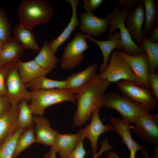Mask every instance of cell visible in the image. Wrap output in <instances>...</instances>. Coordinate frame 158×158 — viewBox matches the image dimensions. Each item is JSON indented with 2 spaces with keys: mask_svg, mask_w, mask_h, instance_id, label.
Listing matches in <instances>:
<instances>
[{
  "mask_svg": "<svg viewBox=\"0 0 158 158\" xmlns=\"http://www.w3.org/2000/svg\"><path fill=\"white\" fill-rule=\"evenodd\" d=\"M111 83L97 75L76 93L77 108L73 121L77 126L84 124L91 117L93 111L104 107L105 95Z\"/></svg>",
  "mask_w": 158,
  "mask_h": 158,
  "instance_id": "obj_1",
  "label": "cell"
},
{
  "mask_svg": "<svg viewBox=\"0 0 158 158\" xmlns=\"http://www.w3.org/2000/svg\"><path fill=\"white\" fill-rule=\"evenodd\" d=\"M54 12L52 4L43 0H24L18 11L20 23L31 29L49 21Z\"/></svg>",
  "mask_w": 158,
  "mask_h": 158,
  "instance_id": "obj_2",
  "label": "cell"
},
{
  "mask_svg": "<svg viewBox=\"0 0 158 158\" xmlns=\"http://www.w3.org/2000/svg\"><path fill=\"white\" fill-rule=\"evenodd\" d=\"M29 106L33 114L42 116L45 109L55 104L69 101L75 103V94L66 89H54L32 90Z\"/></svg>",
  "mask_w": 158,
  "mask_h": 158,
  "instance_id": "obj_3",
  "label": "cell"
},
{
  "mask_svg": "<svg viewBox=\"0 0 158 158\" xmlns=\"http://www.w3.org/2000/svg\"><path fill=\"white\" fill-rule=\"evenodd\" d=\"M120 7L116 4L112 11L106 16L109 20L108 38H110L116 29H118L122 48L121 51L130 55L140 54L144 52L143 50L133 41L124 24L126 17L130 11L125 8L120 9Z\"/></svg>",
  "mask_w": 158,
  "mask_h": 158,
  "instance_id": "obj_4",
  "label": "cell"
},
{
  "mask_svg": "<svg viewBox=\"0 0 158 158\" xmlns=\"http://www.w3.org/2000/svg\"><path fill=\"white\" fill-rule=\"evenodd\" d=\"M104 107L117 111L122 119L130 125L139 115L149 112L140 104L117 93H105Z\"/></svg>",
  "mask_w": 158,
  "mask_h": 158,
  "instance_id": "obj_5",
  "label": "cell"
},
{
  "mask_svg": "<svg viewBox=\"0 0 158 158\" xmlns=\"http://www.w3.org/2000/svg\"><path fill=\"white\" fill-rule=\"evenodd\" d=\"M99 74L101 78L111 83L123 80L142 87L139 79L134 74L129 65L115 50L112 51L106 69Z\"/></svg>",
  "mask_w": 158,
  "mask_h": 158,
  "instance_id": "obj_6",
  "label": "cell"
},
{
  "mask_svg": "<svg viewBox=\"0 0 158 158\" xmlns=\"http://www.w3.org/2000/svg\"><path fill=\"white\" fill-rule=\"evenodd\" d=\"M6 96L13 105H17L21 101L30 102V92L21 79L18 73L17 62L8 63L6 78Z\"/></svg>",
  "mask_w": 158,
  "mask_h": 158,
  "instance_id": "obj_7",
  "label": "cell"
},
{
  "mask_svg": "<svg viewBox=\"0 0 158 158\" xmlns=\"http://www.w3.org/2000/svg\"><path fill=\"white\" fill-rule=\"evenodd\" d=\"M134 126L130 129L147 144L158 147V114L148 112L138 116L134 120Z\"/></svg>",
  "mask_w": 158,
  "mask_h": 158,
  "instance_id": "obj_8",
  "label": "cell"
},
{
  "mask_svg": "<svg viewBox=\"0 0 158 158\" xmlns=\"http://www.w3.org/2000/svg\"><path fill=\"white\" fill-rule=\"evenodd\" d=\"M85 39L84 34L78 32L67 44L60 61L62 69L73 70L80 65L84 58L83 53L90 47Z\"/></svg>",
  "mask_w": 158,
  "mask_h": 158,
  "instance_id": "obj_9",
  "label": "cell"
},
{
  "mask_svg": "<svg viewBox=\"0 0 158 158\" xmlns=\"http://www.w3.org/2000/svg\"><path fill=\"white\" fill-rule=\"evenodd\" d=\"M116 85L123 95L140 104L149 111L157 106V101L152 90L128 80L117 82Z\"/></svg>",
  "mask_w": 158,
  "mask_h": 158,
  "instance_id": "obj_10",
  "label": "cell"
},
{
  "mask_svg": "<svg viewBox=\"0 0 158 158\" xmlns=\"http://www.w3.org/2000/svg\"><path fill=\"white\" fill-rule=\"evenodd\" d=\"M100 110H95L92 112L90 123L79 131L83 136L90 141L93 156L97 152L98 141L100 135L104 133L114 130V127L109 123L104 125L99 117Z\"/></svg>",
  "mask_w": 158,
  "mask_h": 158,
  "instance_id": "obj_11",
  "label": "cell"
},
{
  "mask_svg": "<svg viewBox=\"0 0 158 158\" xmlns=\"http://www.w3.org/2000/svg\"><path fill=\"white\" fill-rule=\"evenodd\" d=\"M115 50L129 65L139 79L142 87L152 90L148 79V61L145 53L144 52L138 55H132L118 49Z\"/></svg>",
  "mask_w": 158,
  "mask_h": 158,
  "instance_id": "obj_12",
  "label": "cell"
},
{
  "mask_svg": "<svg viewBox=\"0 0 158 158\" xmlns=\"http://www.w3.org/2000/svg\"><path fill=\"white\" fill-rule=\"evenodd\" d=\"M145 17L144 4L142 0L133 11H129L126 16L124 24L132 39L142 48L141 39L144 37L142 28Z\"/></svg>",
  "mask_w": 158,
  "mask_h": 158,
  "instance_id": "obj_13",
  "label": "cell"
},
{
  "mask_svg": "<svg viewBox=\"0 0 158 158\" xmlns=\"http://www.w3.org/2000/svg\"><path fill=\"white\" fill-rule=\"evenodd\" d=\"M80 21L79 29L81 31L95 37L106 32L108 30L109 20L107 18H102L95 16L92 12H82L80 14Z\"/></svg>",
  "mask_w": 158,
  "mask_h": 158,
  "instance_id": "obj_14",
  "label": "cell"
},
{
  "mask_svg": "<svg viewBox=\"0 0 158 158\" xmlns=\"http://www.w3.org/2000/svg\"><path fill=\"white\" fill-rule=\"evenodd\" d=\"M83 138L79 131L75 133H59L51 147L59 154L60 158H67Z\"/></svg>",
  "mask_w": 158,
  "mask_h": 158,
  "instance_id": "obj_15",
  "label": "cell"
},
{
  "mask_svg": "<svg viewBox=\"0 0 158 158\" xmlns=\"http://www.w3.org/2000/svg\"><path fill=\"white\" fill-rule=\"evenodd\" d=\"M110 120L114 130L121 136L123 142L129 150L130 152L129 158H136L137 152L141 150L145 146L139 144L132 138L130 131V125L118 118L111 117Z\"/></svg>",
  "mask_w": 158,
  "mask_h": 158,
  "instance_id": "obj_16",
  "label": "cell"
},
{
  "mask_svg": "<svg viewBox=\"0 0 158 158\" xmlns=\"http://www.w3.org/2000/svg\"><path fill=\"white\" fill-rule=\"evenodd\" d=\"M97 65L94 63L81 71L74 73L66 79V89L75 94L97 74Z\"/></svg>",
  "mask_w": 158,
  "mask_h": 158,
  "instance_id": "obj_17",
  "label": "cell"
},
{
  "mask_svg": "<svg viewBox=\"0 0 158 158\" xmlns=\"http://www.w3.org/2000/svg\"><path fill=\"white\" fill-rule=\"evenodd\" d=\"M36 141L46 146H52L59 133L51 127L48 118L42 116L33 117Z\"/></svg>",
  "mask_w": 158,
  "mask_h": 158,
  "instance_id": "obj_18",
  "label": "cell"
},
{
  "mask_svg": "<svg viewBox=\"0 0 158 158\" xmlns=\"http://www.w3.org/2000/svg\"><path fill=\"white\" fill-rule=\"evenodd\" d=\"M84 35L85 38L95 43L102 51L103 61L100 66L99 71L100 73H102L107 68L110 55L113 50L115 49L119 50H122L120 32L114 33L111 36L109 40L105 41H99L95 39L91 35L85 34Z\"/></svg>",
  "mask_w": 158,
  "mask_h": 158,
  "instance_id": "obj_19",
  "label": "cell"
},
{
  "mask_svg": "<svg viewBox=\"0 0 158 158\" xmlns=\"http://www.w3.org/2000/svg\"><path fill=\"white\" fill-rule=\"evenodd\" d=\"M17 105H11L9 110L0 117V145L19 128Z\"/></svg>",
  "mask_w": 158,
  "mask_h": 158,
  "instance_id": "obj_20",
  "label": "cell"
},
{
  "mask_svg": "<svg viewBox=\"0 0 158 158\" xmlns=\"http://www.w3.org/2000/svg\"><path fill=\"white\" fill-rule=\"evenodd\" d=\"M65 1L69 3L71 7L72 16L69 24L60 35L49 43L51 50L54 54L58 48L68 39L79 24V20L77 14V9L78 5L80 3V1L78 0Z\"/></svg>",
  "mask_w": 158,
  "mask_h": 158,
  "instance_id": "obj_21",
  "label": "cell"
},
{
  "mask_svg": "<svg viewBox=\"0 0 158 158\" xmlns=\"http://www.w3.org/2000/svg\"><path fill=\"white\" fill-rule=\"evenodd\" d=\"M17 64L19 75L26 84L37 78L45 76L53 69L44 68L34 60L26 62H22L19 60L17 62Z\"/></svg>",
  "mask_w": 158,
  "mask_h": 158,
  "instance_id": "obj_22",
  "label": "cell"
},
{
  "mask_svg": "<svg viewBox=\"0 0 158 158\" xmlns=\"http://www.w3.org/2000/svg\"><path fill=\"white\" fill-rule=\"evenodd\" d=\"M12 35L25 49H32L39 52L40 51L41 48L37 44L36 37L32 29L27 28L19 23L16 25Z\"/></svg>",
  "mask_w": 158,
  "mask_h": 158,
  "instance_id": "obj_23",
  "label": "cell"
},
{
  "mask_svg": "<svg viewBox=\"0 0 158 158\" xmlns=\"http://www.w3.org/2000/svg\"><path fill=\"white\" fill-rule=\"evenodd\" d=\"M24 49L16 39L11 37L3 44L0 52L2 63L5 64L19 60Z\"/></svg>",
  "mask_w": 158,
  "mask_h": 158,
  "instance_id": "obj_24",
  "label": "cell"
},
{
  "mask_svg": "<svg viewBox=\"0 0 158 158\" xmlns=\"http://www.w3.org/2000/svg\"><path fill=\"white\" fill-rule=\"evenodd\" d=\"M142 1L145 8V19L142 31L144 36L147 37L153 29L158 25V5L154 0Z\"/></svg>",
  "mask_w": 158,
  "mask_h": 158,
  "instance_id": "obj_25",
  "label": "cell"
},
{
  "mask_svg": "<svg viewBox=\"0 0 158 158\" xmlns=\"http://www.w3.org/2000/svg\"><path fill=\"white\" fill-rule=\"evenodd\" d=\"M141 41L142 48L147 58L149 73H156L158 68V43L151 42L144 36Z\"/></svg>",
  "mask_w": 158,
  "mask_h": 158,
  "instance_id": "obj_26",
  "label": "cell"
},
{
  "mask_svg": "<svg viewBox=\"0 0 158 158\" xmlns=\"http://www.w3.org/2000/svg\"><path fill=\"white\" fill-rule=\"evenodd\" d=\"M34 60L39 66L44 68L53 69L56 66L59 59L52 52L49 43L45 41Z\"/></svg>",
  "mask_w": 158,
  "mask_h": 158,
  "instance_id": "obj_27",
  "label": "cell"
},
{
  "mask_svg": "<svg viewBox=\"0 0 158 158\" xmlns=\"http://www.w3.org/2000/svg\"><path fill=\"white\" fill-rule=\"evenodd\" d=\"M27 88L31 90L54 89H66V80H58L48 78L45 76L34 79L26 84Z\"/></svg>",
  "mask_w": 158,
  "mask_h": 158,
  "instance_id": "obj_28",
  "label": "cell"
},
{
  "mask_svg": "<svg viewBox=\"0 0 158 158\" xmlns=\"http://www.w3.org/2000/svg\"><path fill=\"white\" fill-rule=\"evenodd\" d=\"M37 142L35 128L33 125L26 128L18 138L12 158H16L23 150Z\"/></svg>",
  "mask_w": 158,
  "mask_h": 158,
  "instance_id": "obj_29",
  "label": "cell"
},
{
  "mask_svg": "<svg viewBox=\"0 0 158 158\" xmlns=\"http://www.w3.org/2000/svg\"><path fill=\"white\" fill-rule=\"evenodd\" d=\"M25 129L19 127L0 145V158H12L17 140Z\"/></svg>",
  "mask_w": 158,
  "mask_h": 158,
  "instance_id": "obj_30",
  "label": "cell"
},
{
  "mask_svg": "<svg viewBox=\"0 0 158 158\" xmlns=\"http://www.w3.org/2000/svg\"><path fill=\"white\" fill-rule=\"evenodd\" d=\"M19 112L18 117L19 127L26 129L33 125L32 114L28 102L25 101H20L18 104Z\"/></svg>",
  "mask_w": 158,
  "mask_h": 158,
  "instance_id": "obj_31",
  "label": "cell"
},
{
  "mask_svg": "<svg viewBox=\"0 0 158 158\" xmlns=\"http://www.w3.org/2000/svg\"><path fill=\"white\" fill-rule=\"evenodd\" d=\"M11 29L6 12L0 7V41L3 44L11 38Z\"/></svg>",
  "mask_w": 158,
  "mask_h": 158,
  "instance_id": "obj_32",
  "label": "cell"
},
{
  "mask_svg": "<svg viewBox=\"0 0 158 158\" xmlns=\"http://www.w3.org/2000/svg\"><path fill=\"white\" fill-rule=\"evenodd\" d=\"M8 67V63L0 66V95L6 96V78Z\"/></svg>",
  "mask_w": 158,
  "mask_h": 158,
  "instance_id": "obj_33",
  "label": "cell"
},
{
  "mask_svg": "<svg viewBox=\"0 0 158 158\" xmlns=\"http://www.w3.org/2000/svg\"><path fill=\"white\" fill-rule=\"evenodd\" d=\"M85 138H83L80 141L73 151L67 158H84L87 153L83 144Z\"/></svg>",
  "mask_w": 158,
  "mask_h": 158,
  "instance_id": "obj_34",
  "label": "cell"
},
{
  "mask_svg": "<svg viewBox=\"0 0 158 158\" xmlns=\"http://www.w3.org/2000/svg\"><path fill=\"white\" fill-rule=\"evenodd\" d=\"M116 4L130 11L135 9L141 2L139 0H115Z\"/></svg>",
  "mask_w": 158,
  "mask_h": 158,
  "instance_id": "obj_35",
  "label": "cell"
},
{
  "mask_svg": "<svg viewBox=\"0 0 158 158\" xmlns=\"http://www.w3.org/2000/svg\"><path fill=\"white\" fill-rule=\"evenodd\" d=\"M148 79L152 90L157 101L158 100V74L157 73H149Z\"/></svg>",
  "mask_w": 158,
  "mask_h": 158,
  "instance_id": "obj_36",
  "label": "cell"
},
{
  "mask_svg": "<svg viewBox=\"0 0 158 158\" xmlns=\"http://www.w3.org/2000/svg\"><path fill=\"white\" fill-rule=\"evenodd\" d=\"M103 0H84L83 1L84 8L85 12H92V11L103 2Z\"/></svg>",
  "mask_w": 158,
  "mask_h": 158,
  "instance_id": "obj_37",
  "label": "cell"
},
{
  "mask_svg": "<svg viewBox=\"0 0 158 158\" xmlns=\"http://www.w3.org/2000/svg\"><path fill=\"white\" fill-rule=\"evenodd\" d=\"M11 105V101L6 96L0 95V117L9 110Z\"/></svg>",
  "mask_w": 158,
  "mask_h": 158,
  "instance_id": "obj_38",
  "label": "cell"
},
{
  "mask_svg": "<svg viewBox=\"0 0 158 158\" xmlns=\"http://www.w3.org/2000/svg\"><path fill=\"white\" fill-rule=\"evenodd\" d=\"M101 143L102 146L100 150L93 156V158H97L104 152L112 149V147L109 144V139L108 138H106L102 140Z\"/></svg>",
  "mask_w": 158,
  "mask_h": 158,
  "instance_id": "obj_39",
  "label": "cell"
},
{
  "mask_svg": "<svg viewBox=\"0 0 158 158\" xmlns=\"http://www.w3.org/2000/svg\"><path fill=\"white\" fill-rule=\"evenodd\" d=\"M150 33V36L147 38L148 40L152 43H158V25L153 29Z\"/></svg>",
  "mask_w": 158,
  "mask_h": 158,
  "instance_id": "obj_40",
  "label": "cell"
},
{
  "mask_svg": "<svg viewBox=\"0 0 158 158\" xmlns=\"http://www.w3.org/2000/svg\"><path fill=\"white\" fill-rule=\"evenodd\" d=\"M56 153L55 150L51 147L50 150L45 153L44 157L45 158H56Z\"/></svg>",
  "mask_w": 158,
  "mask_h": 158,
  "instance_id": "obj_41",
  "label": "cell"
},
{
  "mask_svg": "<svg viewBox=\"0 0 158 158\" xmlns=\"http://www.w3.org/2000/svg\"><path fill=\"white\" fill-rule=\"evenodd\" d=\"M107 158H121L117 153L115 152H108Z\"/></svg>",
  "mask_w": 158,
  "mask_h": 158,
  "instance_id": "obj_42",
  "label": "cell"
},
{
  "mask_svg": "<svg viewBox=\"0 0 158 158\" xmlns=\"http://www.w3.org/2000/svg\"><path fill=\"white\" fill-rule=\"evenodd\" d=\"M149 152L148 149L145 147L140 150L141 153L145 158H150Z\"/></svg>",
  "mask_w": 158,
  "mask_h": 158,
  "instance_id": "obj_43",
  "label": "cell"
},
{
  "mask_svg": "<svg viewBox=\"0 0 158 158\" xmlns=\"http://www.w3.org/2000/svg\"><path fill=\"white\" fill-rule=\"evenodd\" d=\"M3 45V44L0 41V52L1 51V49H2Z\"/></svg>",
  "mask_w": 158,
  "mask_h": 158,
  "instance_id": "obj_44",
  "label": "cell"
},
{
  "mask_svg": "<svg viewBox=\"0 0 158 158\" xmlns=\"http://www.w3.org/2000/svg\"><path fill=\"white\" fill-rule=\"evenodd\" d=\"M4 64H3L1 62V56H0V66L3 65Z\"/></svg>",
  "mask_w": 158,
  "mask_h": 158,
  "instance_id": "obj_45",
  "label": "cell"
}]
</instances>
